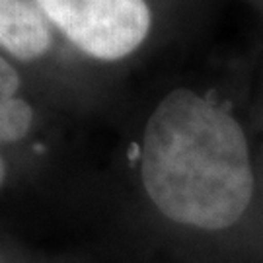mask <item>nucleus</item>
Wrapping results in <instances>:
<instances>
[{"instance_id": "f03ea898", "label": "nucleus", "mask_w": 263, "mask_h": 263, "mask_svg": "<svg viewBox=\"0 0 263 263\" xmlns=\"http://www.w3.org/2000/svg\"><path fill=\"white\" fill-rule=\"evenodd\" d=\"M47 22L80 53L117 63L142 47L152 29L146 0H35Z\"/></svg>"}, {"instance_id": "20e7f679", "label": "nucleus", "mask_w": 263, "mask_h": 263, "mask_svg": "<svg viewBox=\"0 0 263 263\" xmlns=\"http://www.w3.org/2000/svg\"><path fill=\"white\" fill-rule=\"evenodd\" d=\"M18 90V70L0 55V146L22 141L33 123V109L16 96Z\"/></svg>"}, {"instance_id": "7ed1b4c3", "label": "nucleus", "mask_w": 263, "mask_h": 263, "mask_svg": "<svg viewBox=\"0 0 263 263\" xmlns=\"http://www.w3.org/2000/svg\"><path fill=\"white\" fill-rule=\"evenodd\" d=\"M51 43V24L35 0H0V51L18 61H35Z\"/></svg>"}, {"instance_id": "f257e3e1", "label": "nucleus", "mask_w": 263, "mask_h": 263, "mask_svg": "<svg viewBox=\"0 0 263 263\" xmlns=\"http://www.w3.org/2000/svg\"><path fill=\"white\" fill-rule=\"evenodd\" d=\"M141 179L152 205L172 222L209 232L234 226L255 189L240 119L213 94L174 88L144 125Z\"/></svg>"}, {"instance_id": "39448f33", "label": "nucleus", "mask_w": 263, "mask_h": 263, "mask_svg": "<svg viewBox=\"0 0 263 263\" xmlns=\"http://www.w3.org/2000/svg\"><path fill=\"white\" fill-rule=\"evenodd\" d=\"M4 179H6V164H4V160L0 156V187L4 185Z\"/></svg>"}]
</instances>
